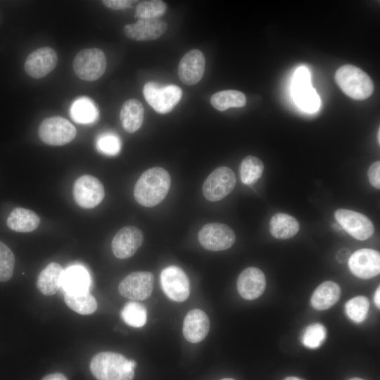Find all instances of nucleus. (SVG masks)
<instances>
[{"instance_id":"obj_25","label":"nucleus","mask_w":380,"mask_h":380,"mask_svg":"<svg viewBox=\"0 0 380 380\" xmlns=\"http://www.w3.org/2000/svg\"><path fill=\"white\" fill-rule=\"evenodd\" d=\"M340 295L341 289L338 284L332 281H326L315 290L310 303L316 310H327L338 300Z\"/></svg>"},{"instance_id":"obj_28","label":"nucleus","mask_w":380,"mask_h":380,"mask_svg":"<svg viewBox=\"0 0 380 380\" xmlns=\"http://www.w3.org/2000/svg\"><path fill=\"white\" fill-rule=\"evenodd\" d=\"M211 105L220 111L231 107H243L246 104L243 93L236 90H224L215 93L210 98Z\"/></svg>"},{"instance_id":"obj_42","label":"nucleus","mask_w":380,"mask_h":380,"mask_svg":"<svg viewBox=\"0 0 380 380\" xmlns=\"http://www.w3.org/2000/svg\"><path fill=\"white\" fill-rule=\"evenodd\" d=\"M284 380H303V379L296 377V376H288V377H286Z\"/></svg>"},{"instance_id":"obj_4","label":"nucleus","mask_w":380,"mask_h":380,"mask_svg":"<svg viewBox=\"0 0 380 380\" xmlns=\"http://www.w3.org/2000/svg\"><path fill=\"white\" fill-rule=\"evenodd\" d=\"M72 67L75 75L85 81H94L100 78L106 69V58L98 48L84 49L75 56Z\"/></svg>"},{"instance_id":"obj_29","label":"nucleus","mask_w":380,"mask_h":380,"mask_svg":"<svg viewBox=\"0 0 380 380\" xmlns=\"http://www.w3.org/2000/svg\"><path fill=\"white\" fill-rule=\"evenodd\" d=\"M72 118L78 123H91L98 118L99 111L88 98H80L72 104L70 110Z\"/></svg>"},{"instance_id":"obj_33","label":"nucleus","mask_w":380,"mask_h":380,"mask_svg":"<svg viewBox=\"0 0 380 380\" xmlns=\"http://www.w3.org/2000/svg\"><path fill=\"white\" fill-rule=\"evenodd\" d=\"M167 6L163 1H142L136 7L135 17L139 20L156 19L162 16Z\"/></svg>"},{"instance_id":"obj_6","label":"nucleus","mask_w":380,"mask_h":380,"mask_svg":"<svg viewBox=\"0 0 380 380\" xmlns=\"http://www.w3.org/2000/svg\"><path fill=\"white\" fill-rule=\"evenodd\" d=\"M143 93L147 103L155 111L161 114L170 112L182 96V91L178 86H160L151 82L144 85Z\"/></svg>"},{"instance_id":"obj_19","label":"nucleus","mask_w":380,"mask_h":380,"mask_svg":"<svg viewBox=\"0 0 380 380\" xmlns=\"http://www.w3.org/2000/svg\"><path fill=\"white\" fill-rule=\"evenodd\" d=\"M266 280L264 273L257 267L243 270L237 279V289L242 298L254 300L265 291Z\"/></svg>"},{"instance_id":"obj_24","label":"nucleus","mask_w":380,"mask_h":380,"mask_svg":"<svg viewBox=\"0 0 380 380\" xmlns=\"http://www.w3.org/2000/svg\"><path fill=\"white\" fill-rule=\"evenodd\" d=\"M144 109L142 103L135 99L127 100L122 106L120 119L122 127L129 133H134L142 125Z\"/></svg>"},{"instance_id":"obj_26","label":"nucleus","mask_w":380,"mask_h":380,"mask_svg":"<svg viewBox=\"0 0 380 380\" xmlns=\"http://www.w3.org/2000/svg\"><path fill=\"white\" fill-rule=\"evenodd\" d=\"M298 220L293 216L284 213L274 214L270 221V232L272 236L279 239H288L299 231Z\"/></svg>"},{"instance_id":"obj_36","label":"nucleus","mask_w":380,"mask_h":380,"mask_svg":"<svg viewBox=\"0 0 380 380\" xmlns=\"http://www.w3.org/2000/svg\"><path fill=\"white\" fill-rule=\"evenodd\" d=\"M96 145L99 151L108 156L118 154L121 148L120 138L113 133H106L101 135L97 140Z\"/></svg>"},{"instance_id":"obj_13","label":"nucleus","mask_w":380,"mask_h":380,"mask_svg":"<svg viewBox=\"0 0 380 380\" xmlns=\"http://www.w3.org/2000/svg\"><path fill=\"white\" fill-rule=\"evenodd\" d=\"M154 277L149 272H134L126 276L119 284V292L125 298L134 300L148 298L153 291Z\"/></svg>"},{"instance_id":"obj_34","label":"nucleus","mask_w":380,"mask_h":380,"mask_svg":"<svg viewBox=\"0 0 380 380\" xmlns=\"http://www.w3.org/2000/svg\"><path fill=\"white\" fill-rule=\"evenodd\" d=\"M327 337V329L320 323H313L305 329L301 341L304 346L310 349H316L321 346Z\"/></svg>"},{"instance_id":"obj_11","label":"nucleus","mask_w":380,"mask_h":380,"mask_svg":"<svg viewBox=\"0 0 380 380\" xmlns=\"http://www.w3.org/2000/svg\"><path fill=\"white\" fill-rule=\"evenodd\" d=\"M160 283L163 291L171 300L183 302L188 298L189 281L180 267L171 265L165 268L160 274Z\"/></svg>"},{"instance_id":"obj_12","label":"nucleus","mask_w":380,"mask_h":380,"mask_svg":"<svg viewBox=\"0 0 380 380\" xmlns=\"http://www.w3.org/2000/svg\"><path fill=\"white\" fill-rule=\"evenodd\" d=\"M335 217L341 227L355 239L364 241L374 232L372 222L366 215L351 210L338 209Z\"/></svg>"},{"instance_id":"obj_2","label":"nucleus","mask_w":380,"mask_h":380,"mask_svg":"<svg viewBox=\"0 0 380 380\" xmlns=\"http://www.w3.org/2000/svg\"><path fill=\"white\" fill-rule=\"evenodd\" d=\"M134 360L114 352H101L90 362V370L97 380H133Z\"/></svg>"},{"instance_id":"obj_37","label":"nucleus","mask_w":380,"mask_h":380,"mask_svg":"<svg viewBox=\"0 0 380 380\" xmlns=\"http://www.w3.org/2000/svg\"><path fill=\"white\" fill-rule=\"evenodd\" d=\"M370 184L376 189H380V162L375 161L369 167L367 172Z\"/></svg>"},{"instance_id":"obj_10","label":"nucleus","mask_w":380,"mask_h":380,"mask_svg":"<svg viewBox=\"0 0 380 380\" xmlns=\"http://www.w3.org/2000/svg\"><path fill=\"white\" fill-rule=\"evenodd\" d=\"M105 191L101 182L92 175H82L75 182L74 199L83 208H95L103 201Z\"/></svg>"},{"instance_id":"obj_20","label":"nucleus","mask_w":380,"mask_h":380,"mask_svg":"<svg viewBox=\"0 0 380 380\" xmlns=\"http://www.w3.org/2000/svg\"><path fill=\"white\" fill-rule=\"evenodd\" d=\"M210 321L203 310L194 309L186 315L183 324V334L189 342L196 343L203 341L208 334Z\"/></svg>"},{"instance_id":"obj_16","label":"nucleus","mask_w":380,"mask_h":380,"mask_svg":"<svg viewBox=\"0 0 380 380\" xmlns=\"http://www.w3.org/2000/svg\"><path fill=\"white\" fill-rule=\"evenodd\" d=\"M58 63L56 51L51 47H41L30 53L25 62V72L30 77L39 79L52 71Z\"/></svg>"},{"instance_id":"obj_35","label":"nucleus","mask_w":380,"mask_h":380,"mask_svg":"<svg viewBox=\"0 0 380 380\" xmlns=\"http://www.w3.org/2000/svg\"><path fill=\"white\" fill-rule=\"evenodd\" d=\"M15 257L12 251L0 241V281H8L13 274Z\"/></svg>"},{"instance_id":"obj_14","label":"nucleus","mask_w":380,"mask_h":380,"mask_svg":"<svg viewBox=\"0 0 380 380\" xmlns=\"http://www.w3.org/2000/svg\"><path fill=\"white\" fill-rule=\"evenodd\" d=\"M350 272L361 279H370L380 272L379 252L371 248H362L355 251L348 260Z\"/></svg>"},{"instance_id":"obj_5","label":"nucleus","mask_w":380,"mask_h":380,"mask_svg":"<svg viewBox=\"0 0 380 380\" xmlns=\"http://www.w3.org/2000/svg\"><path fill=\"white\" fill-rule=\"evenodd\" d=\"M38 134L40 139L50 146H63L72 141L77 134L74 125L67 119L53 116L42 120Z\"/></svg>"},{"instance_id":"obj_17","label":"nucleus","mask_w":380,"mask_h":380,"mask_svg":"<svg viewBox=\"0 0 380 380\" xmlns=\"http://www.w3.org/2000/svg\"><path fill=\"white\" fill-rule=\"evenodd\" d=\"M205 67V59L203 53L198 49H192L182 58L179 63V77L187 85L195 84L203 77Z\"/></svg>"},{"instance_id":"obj_9","label":"nucleus","mask_w":380,"mask_h":380,"mask_svg":"<svg viewBox=\"0 0 380 380\" xmlns=\"http://www.w3.org/2000/svg\"><path fill=\"white\" fill-rule=\"evenodd\" d=\"M198 239L204 248L220 251L230 248L236 241V235L229 226L213 222L205 224L200 229Z\"/></svg>"},{"instance_id":"obj_40","label":"nucleus","mask_w":380,"mask_h":380,"mask_svg":"<svg viewBox=\"0 0 380 380\" xmlns=\"http://www.w3.org/2000/svg\"><path fill=\"white\" fill-rule=\"evenodd\" d=\"M42 380H68L61 373H53L44 376Z\"/></svg>"},{"instance_id":"obj_39","label":"nucleus","mask_w":380,"mask_h":380,"mask_svg":"<svg viewBox=\"0 0 380 380\" xmlns=\"http://www.w3.org/2000/svg\"><path fill=\"white\" fill-rule=\"evenodd\" d=\"M350 257V251L346 248L340 249L336 255V260L340 263H343L348 260Z\"/></svg>"},{"instance_id":"obj_7","label":"nucleus","mask_w":380,"mask_h":380,"mask_svg":"<svg viewBox=\"0 0 380 380\" xmlns=\"http://www.w3.org/2000/svg\"><path fill=\"white\" fill-rule=\"evenodd\" d=\"M292 96L297 105L307 112H315L320 106V99L310 83V75L305 67L298 68L293 75Z\"/></svg>"},{"instance_id":"obj_21","label":"nucleus","mask_w":380,"mask_h":380,"mask_svg":"<svg viewBox=\"0 0 380 380\" xmlns=\"http://www.w3.org/2000/svg\"><path fill=\"white\" fill-rule=\"evenodd\" d=\"M64 270L61 265L51 262L39 274L37 279L38 290L45 296L55 294L61 287Z\"/></svg>"},{"instance_id":"obj_15","label":"nucleus","mask_w":380,"mask_h":380,"mask_svg":"<svg viewBox=\"0 0 380 380\" xmlns=\"http://www.w3.org/2000/svg\"><path fill=\"white\" fill-rule=\"evenodd\" d=\"M144 235L140 229L135 226L121 228L114 236L111 247L114 255L119 259L132 257L141 246Z\"/></svg>"},{"instance_id":"obj_1","label":"nucleus","mask_w":380,"mask_h":380,"mask_svg":"<svg viewBox=\"0 0 380 380\" xmlns=\"http://www.w3.org/2000/svg\"><path fill=\"white\" fill-rule=\"evenodd\" d=\"M170 184L171 178L166 170L160 167L149 168L135 184L134 197L142 206H156L165 198Z\"/></svg>"},{"instance_id":"obj_8","label":"nucleus","mask_w":380,"mask_h":380,"mask_svg":"<svg viewBox=\"0 0 380 380\" xmlns=\"http://www.w3.org/2000/svg\"><path fill=\"white\" fill-rule=\"evenodd\" d=\"M236 185V177L233 170L226 166L214 170L203 184V194L210 201H217L227 196Z\"/></svg>"},{"instance_id":"obj_27","label":"nucleus","mask_w":380,"mask_h":380,"mask_svg":"<svg viewBox=\"0 0 380 380\" xmlns=\"http://www.w3.org/2000/svg\"><path fill=\"white\" fill-rule=\"evenodd\" d=\"M64 300L73 311L80 315H90L97 309V303L89 291L80 293H65Z\"/></svg>"},{"instance_id":"obj_44","label":"nucleus","mask_w":380,"mask_h":380,"mask_svg":"<svg viewBox=\"0 0 380 380\" xmlns=\"http://www.w3.org/2000/svg\"><path fill=\"white\" fill-rule=\"evenodd\" d=\"M379 135H380V129L379 128V130H378V142H379V144L380 143V137H379Z\"/></svg>"},{"instance_id":"obj_3","label":"nucleus","mask_w":380,"mask_h":380,"mask_svg":"<svg viewBox=\"0 0 380 380\" xmlns=\"http://www.w3.org/2000/svg\"><path fill=\"white\" fill-rule=\"evenodd\" d=\"M335 80L345 94L355 100L367 99L374 91L370 77L353 65L341 66L335 73Z\"/></svg>"},{"instance_id":"obj_31","label":"nucleus","mask_w":380,"mask_h":380,"mask_svg":"<svg viewBox=\"0 0 380 380\" xmlns=\"http://www.w3.org/2000/svg\"><path fill=\"white\" fill-rule=\"evenodd\" d=\"M121 317L128 325L139 328L146 323V310L141 303L134 301L127 303L121 311Z\"/></svg>"},{"instance_id":"obj_43","label":"nucleus","mask_w":380,"mask_h":380,"mask_svg":"<svg viewBox=\"0 0 380 380\" xmlns=\"http://www.w3.org/2000/svg\"><path fill=\"white\" fill-rule=\"evenodd\" d=\"M348 380H365L363 379H361V378H358V377H354V378H351Z\"/></svg>"},{"instance_id":"obj_30","label":"nucleus","mask_w":380,"mask_h":380,"mask_svg":"<svg viewBox=\"0 0 380 380\" xmlns=\"http://www.w3.org/2000/svg\"><path fill=\"white\" fill-rule=\"evenodd\" d=\"M264 165L260 159L253 156L244 158L239 167L240 178L243 184L251 185L262 176Z\"/></svg>"},{"instance_id":"obj_23","label":"nucleus","mask_w":380,"mask_h":380,"mask_svg":"<svg viewBox=\"0 0 380 380\" xmlns=\"http://www.w3.org/2000/svg\"><path fill=\"white\" fill-rule=\"evenodd\" d=\"M6 224L13 231L23 233L31 232L39 227L40 217L31 210L15 208L8 216Z\"/></svg>"},{"instance_id":"obj_18","label":"nucleus","mask_w":380,"mask_h":380,"mask_svg":"<svg viewBox=\"0 0 380 380\" xmlns=\"http://www.w3.org/2000/svg\"><path fill=\"white\" fill-rule=\"evenodd\" d=\"M166 23L160 19H142L126 25L123 32L125 36L136 41L154 40L167 30Z\"/></svg>"},{"instance_id":"obj_38","label":"nucleus","mask_w":380,"mask_h":380,"mask_svg":"<svg viewBox=\"0 0 380 380\" xmlns=\"http://www.w3.org/2000/svg\"><path fill=\"white\" fill-rule=\"evenodd\" d=\"M103 4L108 8L114 10H121L128 8L132 6L137 1L132 0H104Z\"/></svg>"},{"instance_id":"obj_45","label":"nucleus","mask_w":380,"mask_h":380,"mask_svg":"<svg viewBox=\"0 0 380 380\" xmlns=\"http://www.w3.org/2000/svg\"><path fill=\"white\" fill-rule=\"evenodd\" d=\"M221 380H235V379H232V378H224V379H222Z\"/></svg>"},{"instance_id":"obj_32","label":"nucleus","mask_w":380,"mask_h":380,"mask_svg":"<svg viewBox=\"0 0 380 380\" xmlns=\"http://www.w3.org/2000/svg\"><path fill=\"white\" fill-rule=\"evenodd\" d=\"M369 302L365 296H357L349 300L345 305V312L353 322L361 323L366 319Z\"/></svg>"},{"instance_id":"obj_41","label":"nucleus","mask_w":380,"mask_h":380,"mask_svg":"<svg viewBox=\"0 0 380 380\" xmlns=\"http://www.w3.org/2000/svg\"><path fill=\"white\" fill-rule=\"evenodd\" d=\"M380 288L378 287L374 294V303L379 308L380 307Z\"/></svg>"},{"instance_id":"obj_22","label":"nucleus","mask_w":380,"mask_h":380,"mask_svg":"<svg viewBox=\"0 0 380 380\" xmlns=\"http://www.w3.org/2000/svg\"><path fill=\"white\" fill-rule=\"evenodd\" d=\"M90 277L82 266L74 265L64 270L61 287L65 293H80L89 291Z\"/></svg>"}]
</instances>
